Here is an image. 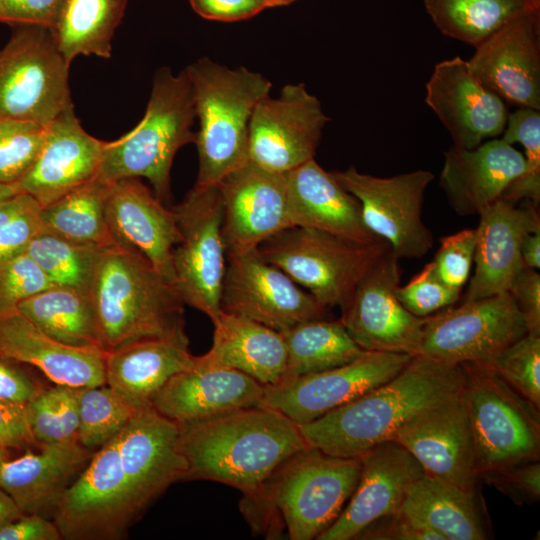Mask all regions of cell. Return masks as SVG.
<instances>
[{"mask_svg": "<svg viewBox=\"0 0 540 540\" xmlns=\"http://www.w3.org/2000/svg\"><path fill=\"white\" fill-rule=\"evenodd\" d=\"M51 286L46 275L25 252L0 259V303L17 305Z\"/></svg>", "mask_w": 540, "mask_h": 540, "instance_id": "49", "label": "cell"}, {"mask_svg": "<svg viewBox=\"0 0 540 540\" xmlns=\"http://www.w3.org/2000/svg\"><path fill=\"white\" fill-rule=\"evenodd\" d=\"M7 459V454L5 452V449L0 447V466L2 463Z\"/></svg>", "mask_w": 540, "mask_h": 540, "instance_id": "61", "label": "cell"}, {"mask_svg": "<svg viewBox=\"0 0 540 540\" xmlns=\"http://www.w3.org/2000/svg\"><path fill=\"white\" fill-rule=\"evenodd\" d=\"M217 187L222 199L226 255L254 250L290 227L286 174L270 172L247 161Z\"/></svg>", "mask_w": 540, "mask_h": 540, "instance_id": "19", "label": "cell"}, {"mask_svg": "<svg viewBox=\"0 0 540 540\" xmlns=\"http://www.w3.org/2000/svg\"><path fill=\"white\" fill-rule=\"evenodd\" d=\"M41 208L24 192L0 202V259L23 253L30 241L44 231Z\"/></svg>", "mask_w": 540, "mask_h": 540, "instance_id": "46", "label": "cell"}, {"mask_svg": "<svg viewBox=\"0 0 540 540\" xmlns=\"http://www.w3.org/2000/svg\"><path fill=\"white\" fill-rule=\"evenodd\" d=\"M332 174L358 200L367 228L398 258H421L429 252L433 234L421 215L425 191L434 179L430 171L377 177L350 166Z\"/></svg>", "mask_w": 540, "mask_h": 540, "instance_id": "12", "label": "cell"}, {"mask_svg": "<svg viewBox=\"0 0 540 540\" xmlns=\"http://www.w3.org/2000/svg\"><path fill=\"white\" fill-rule=\"evenodd\" d=\"M108 190L109 183L96 177L43 206L44 230L100 249L115 244L106 218Z\"/></svg>", "mask_w": 540, "mask_h": 540, "instance_id": "37", "label": "cell"}, {"mask_svg": "<svg viewBox=\"0 0 540 540\" xmlns=\"http://www.w3.org/2000/svg\"><path fill=\"white\" fill-rule=\"evenodd\" d=\"M18 191L15 185L5 184L0 182V202L6 198L16 194Z\"/></svg>", "mask_w": 540, "mask_h": 540, "instance_id": "59", "label": "cell"}, {"mask_svg": "<svg viewBox=\"0 0 540 540\" xmlns=\"http://www.w3.org/2000/svg\"><path fill=\"white\" fill-rule=\"evenodd\" d=\"M2 18H3V6H2V2L0 0V21H2Z\"/></svg>", "mask_w": 540, "mask_h": 540, "instance_id": "62", "label": "cell"}, {"mask_svg": "<svg viewBox=\"0 0 540 540\" xmlns=\"http://www.w3.org/2000/svg\"><path fill=\"white\" fill-rule=\"evenodd\" d=\"M63 0H1V22L16 25H41L50 28Z\"/></svg>", "mask_w": 540, "mask_h": 540, "instance_id": "54", "label": "cell"}, {"mask_svg": "<svg viewBox=\"0 0 540 540\" xmlns=\"http://www.w3.org/2000/svg\"><path fill=\"white\" fill-rule=\"evenodd\" d=\"M0 51V118L49 125L72 104L69 63L48 27L16 25Z\"/></svg>", "mask_w": 540, "mask_h": 540, "instance_id": "9", "label": "cell"}, {"mask_svg": "<svg viewBox=\"0 0 540 540\" xmlns=\"http://www.w3.org/2000/svg\"><path fill=\"white\" fill-rule=\"evenodd\" d=\"M140 408L107 384L80 388L77 442L90 450L100 448L116 437Z\"/></svg>", "mask_w": 540, "mask_h": 540, "instance_id": "41", "label": "cell"}, {"mask_svg": "<svg viewBox=\"0 0 540 540\" xmlns=\"http://www.w3.org/2000/svg\"><path fill=\"white\" fill-rule=\"evenodd\" d=\"M28 403L0 398L1 448L21 447L36 442L30 427Z\"/></svg>", "mask_w": 540, "mask_h": 540, "instance_id": "53", "label": "cell"}, {"mask_svg": "<svg viewBox=\"0 0 540 540\" xmlns=\"http://www.w3.org/2000/svg\"><path fill=\"white\" fill-rule=\"evenodd\" d=\"M294 1L297 0H265L266 7H277V6H284L288 5Z\"/></svg>", "mask_w": 540, "mask_h": 540, "instance_id": "60", "label": "cell"}, {"mask_svg": "<svg viewBox=\"0 0 540 540\" xmlns=\"http://www.w3.org/2000/svg\"><path fill=\"white\" fill-rule=\"evenodd\" d=\"M281 334L287 351L284 379L338 367L366 352L350 337L340 319L309 320Z\"/></svg>", "mask_w": 540, "mask_h": 540, "instance_id": "39", "label": "cell"}, {"mask_svg": "<svg viewBox=\"0 0 540 540\" xmlns=\"http://www.w3.org/2000/svg\"><path fill=\"white\" fill-rule=\"evenodd\" d=\"M390 247L361 243L307 227H289L262 242L257 251L326 308L348 300L355 287Z\"/></svg>", "mask_w": 540, "mask_h": 540, "instance_id": "7", "label": "cell"}, {"mask_svg": "<svg viewBox=\"0 0 540 540\" xmlns=\"http://www.w3.org/2000/svg\"><path fill=\"white\" fill-rule=\"evenodd\" d=\"M290 227H307L361 243L384 241L365 225L358 200L314 159L286 173Z\"/></svg>", "mask_w": 540, "mask_h": 540, "instance_id": "30", "label": "cell"}, {"mask_svg": "<svg viewBox=\"0 0 540 540\" xmlns=\"http://www.w3.org/2000/svg\"><path fill=\"white\" fill-rule=\"evenodd\" d=\"M517 505H530L540 498V463L526 461L487 471L479 476Z\"/></svg>", "mask_w": 540, "mask_h": 540, "instance_id": "50", "label": "cell"}, {"mask_svg": "<svg viewBox=\"0 0 540 540\" xmlns=\"http://www.w3.org/2000/svg\"><path fill=\"white\" fill-rule=\"evenodd\" d=\"M106 218L115 243L138 251L174 286L176 214L139 178L109 183Z\"/></svg>", "mask_w": 540, "mask_h": 540, "instance_id": "24", "label": "cell"}, {"mask_svg": "<svg viewBox=\"0 0 540 540\" xmlns=\"http://www.w3.org/2000/svg\"><path fill=\"white\" fill-rule=\"evenodd\" d=\"M393 441L405 448L426 474L476 490L480 478L462 392L410 419Z\"/></svg>", "mask_w": 540, "mask_h": 540, "instance_id": "20", "label": "cell"}, {"mask_svg": "<svg viewBox=\"0 0 540 540\" xmlns=\"http://www.w3.org/2000/svg\"><path fill=\"white\" fill-rule=\"evenodd\" d=\"M88 296L105 351L184 326L175 287L142 254L117 243L99 251Z\"/></svg>", "mask_w": 540, "mask_h": 540, "instance_id": "4", "label": "cell"}, {"mask_svg": "<svg viewBox=\"0 0 540 540\" xmlns=\"http://www.w3.org/2000/svg\"><path fill=\"white\" fill-rule=\"evenodd\" d=\"M359 457L308 447L282 463L241 511L251 529L268 538L285 529L291 540L317 539L337 519L359 480Z\"/></svg>", "mask_w": 540, "mask_h": 540, "instance_id": "3", "label": "cell"}, {"mask_svg": "<svg viewBox=\"0 0 540 540\" xmlns=\"http://www.w3.org/2000/svg\"><path fill=\"white\" fill-rule=\"evenodd\" d=\"M16 306L42 331L65 345L103 349L95 311L84 292L51 286Z\"/></svg>", "mask_w": 540, "mask_h": 540, "instance_id": "36", "label": "cell"}, {"mask_svg": "<svg viewBox=\"0 0 540 540\" xmlns=\"http://www.w3.org/2000/svg\"><path fill=\"white\" fill-rule=\"evenodd\" d=\"M62 539L54 521L39 514H23L0 527V540Z\"/></svg>", "mask_w": 540, "mask_h": 540, "instance_id": "56", "label": "cell"}, {"mask_svg": "<svg viewBox=\"0 0 540 540\" xmlns=\"http://www.w3.org/2000/svg\"><path fill=\"white\" fill-rule=\"evenodd\" d=\"M425 102L450 133L453 146L463 149L502 134L509 115L505 101L458 56L435 65L426 83Z\"/></svg>", "mask_w": 540, "mask_h": 540, "instance_id": "21", "label": "cell"}, {"mask_svg": "<svg viewBox=\"0 0 540 540\" xmlns=\"http://www.w3.org/2000/svg\"><path fill=\"white\" fill-rule=\"evenodd\" d=\"M38 453L6 459L0 466V488L23 514H54L70 480L93 455L78 442L40 444Z\"/></svg>", "mask_w": 540, "mask_h": 540, "instance_id": "32", "label": "cell"}, {"mask_svg": "<svg viewBox=\"0 0 540 540\" xmlns=\"http://www.w3.org/2000/svg\"><path fill=\"white\" fill-rule=\"evenodd\" d=\"M538 206L499 198L479 214L474 253L475 270L464 302L508 292L525 268L524 237L540 231Z\"/></svg>", "mask_w": 540, "mask_h": 540, "instance_id": "26", "label": "cell"}, {"mask_svg": "<svg viewBox=\"0 0 540 540\" xmlns=\"http://www.w3.org/2000/svg\"><path fill=\"white\" fill-rule=\"evenodd\" d=\"M467 61L502 100L540 110V10L503 26L477 45Z\"/></svg>", "mask_w": 540, "mask_h": 540, "instance_id": "22", "label": "cell"}, {"mask_svg": "<svg viewBox=\"0 0 540 540\" xmlns=\"http://www.w3.org/2000/svg\"><path fill=\"white\" fill-rule=\"evenodd\" d=\"M400 258L390 249L359 281L341 307L350 337L365 351L420 354L425 318L411 314L398 300Z\"/></svg>", "mask_w": 540, "mask_h": 540, "instance_id": "16", "label": "cell"}, {"mask_svg": "<svg viewBox=\"0 0 540 540\" xmlns=\"http://www.w3.org/2000/svg\"><path fill=\"white\" fill-rule=\"evenodd\" d=\"M475 244V229H463L440 239V247L431 264L445 285L462 290L474 262Z\"/></svg>", "mask_w": 540, "mask_h": 540, "instance_id": "48", "label": "cell"}, {"mask_svg": "<svg viewBox=\"0 0 540 540\" xmlns=\"http://www.w3.org/2000/svg\"><path fill=\"white\" fill-rule=\"evenodd\" d=\"M106 352L65 345L42 331L16 305L0 303V354L37 368L54 384L77 388L106 384Z\"/></svg>", "mask_w": 540, "mask_h": 540, "instance_id": "28", "label": "cell"}, {"mask_svg": "<svg viewBox=\"0 0 540 540\" xmlns=\"http://www.w3.org/2000/svg\"><path fill=\"white\" fill-rule=\"evenodd\" d=\"M447 37L476 47L511 21L540 10V0H423Z\"/></svg>", "mask_w": 540, "mask_h": 540, "instance_id": "38", "label": "cell"}, {"mask_svg": "<svg viewBox=\"0 0 540 540\" xmlns=\"http://www.w3.org/2000/svg\"><path fill=\"white\" fill-rule=\"evenodd\" d=\"M263 391L264 386L250 376L206 364L196 356L192 366L167 382L151 406L181 424L261 405Z\"/></svg>", "mask_w": 540, "mask_h": 540, "instance_id": "27", "label": "cell"}, {"mask_svg": "<svg viewBox=\"0 0 540 540\" xmlns=\"http://www.w3.org/2000/svg\"><path fill=\"white\" fill-rule=\"evenodd\" d=\"M462 391L475 445L478 476L539 460V409L484 364L464 363Z\"/></svg>", "mask_w": 540, "mask_h": 540, "instance_id": "8", "label": "cell"}, {"mask_svg": "<svg viewBox=\"0 0 540 540\" xmlns=\"http://www.w3.org/2000/svg\"><path fill=\"white\" fill-rule=\"evenodd\" d=\"M411 358L406 353L366 351L341 366L264 386L261 405L305 424L387 382Z\"/></svg>", "mask_w": 540, "mask_h": 540, "instance_id": "15", "label": "cell"}, {"mask_svg": "<svg viewBox=\"0 0 540 540\" xmlns=\"http://www.w3.org/2000/svg\"><path fill=\"white\" fill-rule=\"evenodd\" d=\"M178 427L186 480L217 481L243 496L253 494L282 463L309 447L298 424L265 405Z\"/></svg>", "mask_w": 540, "mask_h": 540, "instance_id": "2", "label": "cell"}, {"mask_svg": "<svg viewBox=\"0 0 540 540\" xmlns=\"http://www.w3.org/2000/svg\"><path fill=\"white\" fill-rule=\"evenodd\" d=\"M127 0H63L49 28L70 64L79 55L111 57V40Z\"/></svg>", "mask_w": 540, "mask_h": 540, "instance_id": "35", "label": "cell"}, {"mask_svg": "<svg viewBox=\"0 0 540 540\" xmlns=\"http://www.w3.org/2000/svg\"><path fill=\"white\" fill-rule=\"evenodd\" d=\"M503 140L520 143L524 148L525 170L505 190L501 198L513 203L522 200L538 206L540 201V113L518 108L508 115Z\"/></svg>", "mask_w": 540, "mask_h": 540, "instance_id": "43", "label": "cell"}, {"mask_svg": "<svg viewBox=\"0 0 540 540\" xmlns=\"http://www.w3.org/2000/svg\"><path fill=\"white\" fill-rule=\"evenodd\" d=\"M220 308L280 333L309 320L325 319L328 309L266 261L257 248L227 254Z\"/></svg>", "mask_w": 540, "mask_h": 540, "instance_id": "14", "label": "cell"}, {"mask_svg": "<svg viewBox=\"0 0 540 540\" xmlns=\"http://www.w3.org/2000/svg\"><path fill=\"white\" fill-rule=\"evenodd\" d=\"M118 448L135 518L171 484L186 480L178 424L152 406L141 407L118 434Z\"/></svg>", "mask_w": 540, "mask_h": 540, "instance_id": "18", "label": "cell"}, {"mask_svg": "<svg viewBox=\"0 0 540 540\" xmlns=\"http://www.w3.org/2000/svg\"><path fill=\"white\" fill-rule=\"evenodd\" d=\"M526 324L527 333L540 336V275L525 267L509 291Z\"/></svg>", "mask_w": 540, "mask_h": 540, "instance_id": "52", "label": "cell"}, {"mask_svg": "<svg viewBox=\"0 0 540 540\" xmlns=\"http://www.w3.org/2000/svg\"><path fill=\"white\" fill-rule=\"evenodd\" d=\"M189 2L201 17L222 22L248 19L267 8L265 0H189Z\"/></svg>", "mask_w": 540, "mask_h": 540, "instance_id": "55", "label": "cell"}, {"mask_svg": "<svg viewBox=\"0 0 540 540\" xmlns=\"http://www.w3.org/2000/svg\"><path fill=\"white\" fill-rule=\"evenodd\" d=\"M196 117L186 69L173 74L160 68L142 120L105 148L97 177L108 182L146 178L164 203L170 199V170L177 151L194 142Z\"/></svg>", "mask_w": 540, "mask_h": 540, "instance_id": "6", "label": "cell"}, {"mask_svg": "<svg viewBox=\"0 0 540 540\" xmlns=\"http://www.w3.org/2000/svg\"><path fill=\"white\" fill-rule=\"evenodd\" d=\"M80 388L55 384L42 388L28 403L30 427L37 443L77 442Z\"/></svg>", "mask_w": 540, "mask_h": 540, "instance_id": "42", "label": "cell"}, {"mask_svg": "<svg viewBox=\"0 0 540 540\" xmlns=\"http://www.w3.org/2000/svg\"><path fill=\"white\" fill-rule=\"evenodd\" d=\"M521 257L525 267L540 268V231L527 234L521 244Z\"/></svg>", "mask_w": 540, "mask_h": 540, "instance_id": "57", "label": "cell"}, {"mask_svg": "<svg viewBox=\"0 0 540 540\" xmlns=\"http://www.w3.org/2000/svg\"><path fill=\"white\" fill-rule=\"evenodd\" d=\"M184 326L158 337L130 342L106 352V384L140 407L153 399L177 373L195 362Z\"/></svg>", "mask_w": 540, "mask_h": 540, "instance_id": "31", "label": "cell"}, {"mask_svg": "<svg viewBox=\"0 0 540 540\" xmlns=\"http://www.w3.org/2000/svg\"><path fill=\"white\" fill-rule=\"evenodd\" d=\"M212 323V346L199 356L201 361L240 371L263 386L276 385L285 378L287 351L280 332L223 311Z\"/></svg>", "mask_w": 540, "mask_h": 540, "instance_id": "33", "label": "cell"}, {"mask_svg": "<svg viewBox=\"0 0 540 540\" xmlns=\"http://www.w3.org/2000/svg\"><path fill=\"white\" fill-rule=\"evenodd\" d=\"M484 365L540 408V336L525 334Z\"/></svg>", "mask_w": 540, "mask_h": 540, "instance_id": "45", "label": "cell"}, {"mask_svg": "<svg viewBox=\"0 0 540 540\" xmlns=\"http://www.w3.org/2000/svg\"><path fill=\"white\" fill-rule=\"evenodd\" d=\"M328 117L303 83L285 85L256 105L249 126L248 161L286 174L314 159Z\"/></svg>", "mask_w": 540, "mask_h": 540, "instance_id": "17", "label": "cell"}, {"mask_svg": "<svg viewBox=\"0 0 540 540\" xmlns=\"http://www.w3.org/2000/svg\"><path fill=\"white\" fill-rule=\"evenodd\" d=\"M361 470L348 504L317 539L351 540L375 520L397 512L410 486L425 472L395 441L380 443L359 456Z\"/></svg>", "mask_w": 540, "mask_h": 540, "instance_id": "23", "label": "cell"}, {"mask_svg": "<svg viewBox=\"0 0 540 540\" xmlns=\"http://www.w3.org/2000/svg\"><path fill=\"white\" fill-rule=\"evenodd\" d=\"M525 334L523 316L505 292L425 317L420 354L452 365L487 364Z\"/></svg>", "mask_w": 540, "mask_h": 540, "instance_id": "11", "label": "cell"}, {"mask_svg": "<svg viewBox=\"0 0 540 540\" xmlns=\"http://www.w3.org/2000/svg\"><path fill=\"white\" fill-rule=\"evenodd\" d=\"M100 250L44 230L30 241L24 252L53 286L72 288L88 294Z\"/></svg>", "mask_w": 540, "mask_h": 540, "instance_id": "40", "label": "cell"}, {"mask_svg": "<svg viewBox=\"0 0 540 540\" xmlns=\"http://www.w3.org/2000/svg\"><path fill=\"white\" fill-rule=\"evenodd\" d=\"M461 291L445 285L430 262L407 284L398 285L395 293L411 314L425 318L457 302Z\"/></svg>", "mask_w": 540, "mask_h": 540, "instance_id": "47", "label": "cell"}, {"mask_svg": "<svg viewBox=\"0 0 540 540\" xmlns=\"http://www.w3.org/2000/svg\"><path fill=\"white\" fill-rule=\"evenodd\" d=\"M443 540L489 538L476 490L424 473L408 489L399 509Z\"/></svg>", "mask_w": 540, "mask_h": 540, "instance_id": "34", "label": "cell"}, {"mask_svg": "<svg viewBox=\"0 0 540 540\" xmlns=\"http://www.w3.org/2000/svg\"><path fill=\"white\" fill-rule=\"evenodd\" d=\"M524 170L523 153L503 139L488 140L473 149L451 146L445 152L439 185L457 214L479 215Z\"/></svg>", "mask_w": 540, "mask_h": 540, "instance_id": "29", "label": "cell"}, {"mask_svg": "<svg viewBox=\"0 0 540 540\" xmlns=\"http://www.w3.org/2000/svg\"><path fill=\"white\" fill-rule=\"evenodd\" d=\"M464 381L462 365L417 354L387 382L299 428L309 447L332 456L359 457L393 441L422 411L460 394Z\"/></svg>", "mask_w": 540, "mask_h": 540, "instance_id": "1", "label": "cell"}, {"mask_svg": "<svg viewBox=\"0 0 540 540\" xmlns=\"http://www.w3.org/2000/svg\"><path fill=\"white\" fill-rule=\"evenodd\" d=\"M22 515V511L18 508L13 499L0 488V527Z\"/></svg>", "mask_w": 540, "mask_h": 540, "instance_id": "58", "label": "cell"}, {"mask_svg": "<svg viewBox=\"0 0 540 540\" xmlns=\"http://www.w3.org/2000/svg\"><path fill=\"white\" fill-rule=\"evenodd\" d=\"M199 130V167L194 187L217 186L229 173L248 161L249 126L260 100L272 84L260 73L244 67L231 69L208 58L186 68Z\"/></svg>", "mask_w": 540, "mask_h": 540, "instance_id": "5", "label": "cell"}, {"mask_svg": "<svg viewBox=\"0 0 540 540\" xmlns=\"http://www.w3.org/2000/svg\"><path fill=\"white\" fill-rule=\"evenodd\" d=\"M62 539L113 540L135 520L118 435L101 446L64 491L53 514Z\"/></svg>", "mask_w": 540, "mask_h": 540, "instance_id": "13", "label": "cell"}, {"mask_svg": "<svg viewBox=\"0 0 540 540\" xmlns=\"http://www.w3.org/2000/svg\"><path fill=\"white\" fill-rule=\"evenodd\" d=\"M173 210L180 232L173 251L174 287L185 304L213 321L221 312L227 265L220 191L193 187Z\"/></svg>", "mask_w": 540, "mask_h": 540, "instance_id": "10", "label": "cell"}, {"mask_svg": "<svg viewBox=\"0 0 540 540\" xmlns=\"http://www.w3.org/2000/svg\"><path fill=\"white\" fill-rule=\"evenodd\" d=\"M107 141L88 134L71 105L49 125L42 148L28 172L15 184L42 207L96 178Z\"/></svg>", "mask_w": 540, "mask_h": 540, "instance_id": "25", "label": "cell"}, {"mask_svg": "<svg viewBox=\"0 0 540 540\" xmlns=\"http://www.w3.org/2000/svg\"><path fill=\"white\" fill-rule=\"evenodd\" d=\"M355 539L364 540H443L442 536L398 510L365 527Z\"/></svg>", "mask_w": 540, "mask_h": 540, "instance_id": "51", "label": "cell"}, {"mask_svg": "<svg viewBox=\"0 0 540 540\" xmlns=\"http://www.w3.org/2000/svg\"><path fill=\"white\" fill-rule=\"evenodd\" d=\"M47 126L0 118V182L15 185L31 168L45 140Z\"/></svg>", "mask_w": 540, "mask_h": 540, "instance_id": "44", "label": "cell"}]
</instances>
